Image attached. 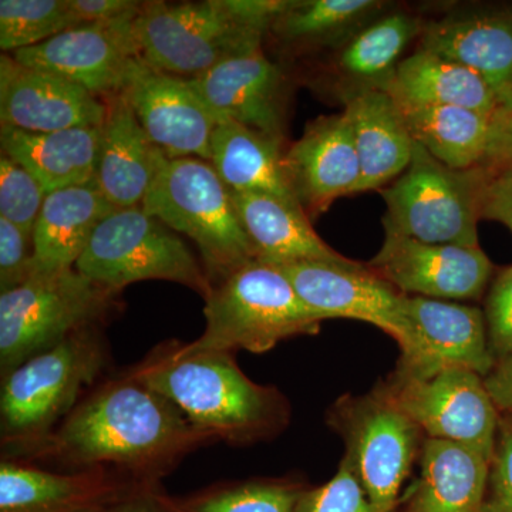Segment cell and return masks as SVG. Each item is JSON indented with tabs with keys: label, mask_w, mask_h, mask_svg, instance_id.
I'll use <instances>...</instances> for the list:
<instances>
[{
	"label": "cell",
	"mask_w": 512,
	"mask_h": 512,
	"mask_svg": "<svg viewBox=\"0 0 512 512\" xmlns=\"http://www.w3.org/2000/svg\"><path fill=\"white\" fill-rule=\"evenodd\" d=\"M215 441L170 400L121 370L84 394L28 463L62 471L110 468L137 483L160 485L184 458Z\"/></svg>",
	"instance_id": "1"
},
{
	"label": "cell",
	"mask_w": 512,
	"mask_h": 512,
	"mask_svg": "<svg viewBox=\"0 0 512 512\" xmlns=\"http://www.w3.org/2000/svg\"><path fill=\"white\" fill-rule=\"evenodd\" d=\"M104 328L80 330L2 376V460H30L84 394L109 376L111 353Z\"/></svg>",
	"instance_id": "3"
},
{
	"label": "cell",
	"mask_w": 512,
	"mask_h": 512,
	"mask_svg": "<svg viewBox=\"0 0 512 512\" xmlns=\"http://www.w3.org/2000/svg\"><path fill=\"white\" fill-rule=\"evenodd\" d=\"M303 490L292 481L252 480L214 485L185 497L161 491L160 500L168 512H295Z\"/></svg>",
	"instance_id": "33"
},
{
	"label": "cell",
	"mask_w": 512,
	"mask_h": 512,
	"mask_svg": "<svg viewBox=\"0 0 512 512\" xmlns=\"http://www.w3.org/2000/svg\"><path fill=\"white\" fill-rule=\"evenodd\" d=\"M282 144L284 140L222 120L212 136L210 163L231 191L261 192L301 207L289 183Z\"/></svg>",
	"instance_id": "28"
},
{
	"label": "cell",
	"mask_w": 512,
	"mask_h": 512,
	"mask_svg": "<svg viewBox=\"0 0 512 512\" xmlns=\"http://www.w3.org/2000/svg\"><path fill=\"white\" fill-rule=\"evenodd\" d=\"M285 168L296 200L309 218L328 211L338 198L355 194L362 170L346 114L312 120L285 151Z\"/></svg>",
	"instance_id": "18"
},
{
	"label": "cell",
	"mask_w": 512,
	"mask_h": 512,
	"mask_svg": "<svg viewBox=\"0 0 512 512\" xmlns=\"http://www.w3.org/2000/svg\"><path fill=\"white\" fill-rule=\"evenodd\" d=\"M134 33L141 60L187 80L262 49L265 36L239 23L222 0L144 2L134 19Z\"/></svg>",
	"instance_id": "9"
},
{
	"label": "cell",
	"mask_w": 512,
	"mask_h": 512,
	"mask_svg": "<svg viewBox=\"0 0 512 512\" xmlns=\"http://www.w3.org/2000/svg\"><path fill=\"white\" fill-rule=\"evenodd\" d=\"M406 311L409 336L389 380H424L448 369L490 375L495 360L488 346L484 313L477 306L407 296Z\"/></svg>",
	"instance_id": "12"
},
{
	"label": "cell",
	"mask_w": 512,
	"mask_h": 512,
	"mask_svg": "<svg viewBox=\"0 0 512 512\" xmlns=\"http://www.w3.org/2000/svg\"><path fill=\"white\" fill-rule=\"evenodd\" d=\"M423 20L407 12L377 16L339 46L338 72L355 89L386 90L407 46L420 37Z\"/></svg>",
	"instance_id": "30"
},
{
	"label": "cell",
	"mask_w": 512,
	"mask_h": 512,
	"mask_svg": "<svg viewBox=\"0 0 512 512\" xmlns=\"http://www.w3.org/2000/svg\"><path fill=\"white\" fill-rule=\"evenodd\" d=\"M33 252V234L0 217V293L28 281Z\"/></svg>",
	"instance_id": "39"
},
{
	"label": "cell",
	"mask_w": 512,
	"mask_h": 512,
	"mask_svg": "<svg viewBox=\"0 0 512 512\" xmlns=\"http://www.w3.org/2000/svg\"><path fill=\"white\" fill-rule=\"evenodd\" d=\"M420 49L466 66L503 101L512 93V8L458 10L424 22Z\"/></svg>",
	"instance_id": "21"
},
{
	"label": "cell",
	"mask_w": 512,
	"mask_h": 512,
	"mask_svg": "<svg viewBox=\"0 0 512 512\" xmlns=\"http://www.w3.org/2000/svg\"><path fill=\"white\" fill-rule=\"evenodd\" d=\"M295 512H376L355 471L342 460L338 473L318 488L303 490Z\"/></svg>",
	"instance_id": "36"
},
{
	"label": "cell",
	"mask_w": 512,
	"mask_h": 512,
	"mask_svg": "<svg viewBox=\"0 0 512 512\" xmlns=\"http://www.w3.org/2000/svg\"><path fill=\"white\" fill-rule=\"evenodd\" d=\"M367 266L403 295L451 302L480 299L494 272L480 247L426 244L393 231H384Z\"/></svg>",
	"instance_id": "15"
},
{
	"label": "cell",
	"mask_w": 512,
	"mask_h": 512,
	"mask_svg": "<svg viewBox=\"0 0 512 512\" xmlns=\"http://www.w3.org/2000/svg\"><path fill=\"white\" fill-rule=\"evenodd\" d=\"M140 484L110 468L53 471L20 460L0 464V512H94Z\"/></svg>",
	"instance_id": "19"
},
{
	"label": "cell",
	"mask_w": 512,
	"mask_h": 512,
	"mask_svg": "<svg viewBox=\"0 0 512 512\" xmlns=\"http://www.w3.org/2000/svg\"><path fill=\"white\" fill-rule=\"evenodd\" d=\"M383 9L377 0H291L271 32L286 45L342 46Z\"/></svg>",
	"instance_id": "32"
},
{
	"label": "cell",
	"mask_w": 512,
	"mask_h": 512,
	"mask_svg": "<svg viewBox=\"0 0 512 512\" xmlns=\"http://www.w3.org/2000/svg\"><path fill=\"white\" fill-rule=\"evenodd\" d=\"M490 464L476 448L424 440L420 478L406 512H483Z\"/></svg>",
	"instance_id": "27"
},
{
	"label": "cell",
	"mask_w": 512,
	"mask_h": 512,
	"mask_svg": "<svg viewBox=\"0 0 512 512\" xmlns=\"http://www.w3.org/2000/svg\"><path fill=\"white\" fill-rule=\"evenodd\" d=\"M101 138L103 126L55 133L0 128L2 154L28 170L46 194L94 183Z\"/></svg>",
	"instance_id": "26"
},
{
	"label": "cell",
	"mask_w": 512,
	"mask_h": 512,
	"mask_svg": "<svg viewBox=\"0 0 512 512\" xmlns=\"http://www.w3.org/2000/svg\"><path fill=\"white\" fill-rule=\"evenodd\" d=\"M399 107L413 140L440 163L454 170L483 165L490 141L491 116L461 107Z\"/></svg>",
	"instance_id": "31"
},
{
	"label": "cell",
	"mask_w": 512,
	"mask_h": 512,
	"mask_svg": "<svg viewBox=\"0 0 512 512\" xmlns=\"http://www.w3.org/2000/svg\"><path fill=\"white\" fill-rule=\"evenodd\" d=\"M483 512H512V413L501 414Z\"/></svg>",
	"instance_id": "38"
},
{
	"label": "cell",
	"mask_w": 512,
	"mask_h": 512,
	"mask_svg": "<svg viewBox=\"0 0 512 512\" xmlns=\"http://www.w3.org/2000/svg\"><path fill=\"white\" fill-rule=\"evenodd\" d=\"M80 25L70 0H2L0 49L12 55Z\"/></svg>",
	"instance_id": "34"
},
{
	"label": "cell",
	"mask_w": 512,
	"mask_h": 512,
	"mask_svg": "<svg viewBox=\"0 0 512 512\" xmlns=\"http://www.w3.org/2000/svg\"><path fill=\"white\" fill-rule=\"evenodd\" d=\"M328 423L345 440L343 460L352 467L376 512H390L412 470L421 431L383 392L345 396Z\"/></svg>",
	"instance_id": "10"
},
{
	"label": "cell",
	"mask_w": 512,
	"mask_h": 512,
	"mask_svg": "<svg viewBox=\"0 0 512 512\" xmlns=\"http://www.w3.org/2000/svg\"><path fill=\"white\" fill-rule=\"evenodd\" d=\"M484 384L501 414L512 413V353L495 363Z\"/></svg>",
	"instance_id": "44"
},
{
	"label": "cell",
	"mask_w": 512,
	"mask_h": 512,
	"mask_svg": "<svg viewBox=\"0 0 512 512\" xmlns=\"http://www.w3.org/2000/svg\"><path fill=\"white\" fill-rule=\"evenodd\" d=\"M136 16L84 23L10 56L22 66L56 74L106 100L126 90L141 60Z\"/></svg>",
	"instance_id": "13"
},
{
	"label": "cell",
	"mask_w": 512,
	"mask_h": 512,
	"mask_svg": "<svg viewBox=\"0 0 512 512\" xmlns=\"http://www.w3.org/2000/svg\"><path fill=\"white\" fill-rule=\"evenodd\" d=\"M204 301L207 325L192 349L265 353L284 340L318 335L322 323L288 276L259 259L212 285Z\"/></svg>",
	"instance_id": "4"
},
{
	"label": "cell",
	"mask_w": 512,
	"mask_h": 512,
	"mask_svg": "<svg viewBox=\"0 0 512 512\" xmlns=\"http://www.w3.org/2000/svg\"><path fill=\"white\" fill-rule=\"evenodd\" d=\"M126 370L175 404L198 429L231 446L271 439L289 421L285 397L249 379L235 353L192 349L170 339Z\"/></svg>",
	"instance_id": "2"
},
{
	"label": "cell",
	"mask_w": 512,
	"mask_h": 512,
	"mask_svg": "<svg viewBox=\"0 0 512 512\" xmlns=\"http://www.w3.org/2000/svg\"><path fill=\"white\" fill-rule=\"evenodd\" d=\"M46 191L22 165L0 156V217L33 234Z\"/></svg>",
	"instance_id": "35"
},
{
	"label": "cell",
	"mask_w": 512,
	"mask_h": 512,
	"mask_svg": "<svg viewBox=\"0 0 512 512\" xmlns=\"http://www.w3.org/2000/svg\"><path fill=\"white\" fill-rule=\"evenodd\" d=\"M278 268L320 319L362 320L392 336L400 348L406 343L410 329L407 295L369 266L356 261H302Z\"/></svg>",
	"instance_id": "14"
},
{
	"label": "cell",
	"mask_w": 512,
	"mask_h": 512,
	"mask_svg": "<svg viewBox=\"0 0 512 512\" xmlns=\"http://www.w3.org/2000/svg\"><path fill=\"white\" fill-rule=\"evenodd\" d=\"M231 195L259 261L276 266L302 261H353L316 234L308 215L298 205L261 192L231 191Z\"/></svg>",
	"instance_id": "24"
},
{
	"label": "cell",
	"mask_w": 512,
	"mask_h": 512,
	"mask_svg": "<svg viewBox=\"0 0 512 512\" xmlns=\"http://www.w3.org/2000/svg\"><path fill=\"white\" fill-rule=\"evenodd\" d=\"M104 101L107 116L94 184L119 210L141 207L167 157L147 136L123 93Z\"/></svg>",
	"instance_id": "22"
},
{
	"label": "cell",
	"mask_w": 512,
	"mask_h": 512,
	"mask_svg": "<svg viewBox=\"0 0 512 512\" xmlns=\"http://www.w3.org/2000/svg\"><path fill=\"white\" fill-rule=\"evenodd\" d=\"M481 220L500 222L512 232V165L490 168L481 197Z\"/></svg>",
	"instance_id": "40"
},
{
	"label": "cell",
	"mask_w": 512,
	"mask_h": 512,
	"mask_svg": "<svg viewBox=\"0 0 512 512\" xmlns=\"http://www.w3.org/2000/svg\"><path fill=\"white\" fill-rule=\"evenodd\" d=\"M343 113L362 170L357 192L382 190L406 171L416 146L399 104L386 90H352L345 97Z\"/></svg>",
	"instance_id": "23"
},
{
	"label": "cell",
	"mask_w": 512,
	"mask_h": 512,
	"mask_svg": "<svg viewBox=\"0 0 512 512\" xmlns=\"http://www.w3.org/2000/svg\"><path fill=\"white\" fill-rule=\"evenodd\" d=\"M161 491H163L161 484L144 485L119 500L103 505L94 512H168L164 504L161 503Z\"/></svg>",
	"instance_id": "43"
},
{
	"label": "cell",
	"mask_w": 512,
	"mask_h": 512,
	"mask_svg": "<svg viewBox=\"0 0 512 512\" xmlns=\"http://www.w3.org/2000/svg\"><path fill=\"white\" fill-rule=\"evenodd\" d=\"M490 168L454 170L416 143L409 167L379 190L386 204L384 231L426 244H478L481 197Z\"/></svg>",
	"instance_id": "7"
},
{
	"label": "cell",
	"mask_w": 512,
	"mask_h": 512,
	"mask_svg": "<svg viewBox=\"0 0 512 512\" xmlns=\"http://www.w3.org/2000/svg\"><path fill=\"white\" fill-rule=\"evenodd\" d=\"M483 165L490 168L512 165V93L500 101L491 116L490 141Z\"/></svg>",
	"instance_id": "41"
},
{
	"label": "cell",
	"mask_w": 512,
	"mask_h": 512,
	"mask_svg": "<svg viewBox=\"0 0 512 512\" xmlns=\"http://www.w3.org/2000/svg\"><path fill=\"white\" fill-rule=\"evenodd\" d=\"M143 5L136 0H70L74 15L83 25L136 16Z\"/></svg>",
	"instance_id": "42"
},
{
	"label": "cell",
	"mask_w": 512,
	"mask_h": 512,
	"mask_svg": "<svg viewBox=\"0 0 512 512\" xmlns=\"http://www.w3.org/2000/svg\"><path fill=\"white\" fill-rule=\"evenodd\" d=\"M74 269L116 293L136 282L170 281L205 299L212 288L183 239L141 207L120 208L101 221Z\"/></svg>",
	"instance_id": "8"
},
{
	"label": "cell",
	"mask_w": 512,
	"mask_h": 512,
	"mask_svg": "<svg viewBox=\"0 0 512 512\" xmlns=\"http://www.w3.org/2000/svg\"><path fill=\"white\" fill-rule=\"evenodd\" d=\"M483 313L488 346L497 363L512 353V265L495 276Z\"/></svg>",
	"instance_id": "37"
},
{
	"label": "cell",
	"mask_w": 512,
	"mask_h": 512,
	"mask_svg": "<svg viewBox=\"0 0 512 512\" xmlns=\"http://www.w3.org/2000/svg\"><path fill=\"white\" fill-rule=\"evenodd\" d=\"M386 92L399 104L461 107L487 116L500 104L480 74L420 47L402 60Z\"/></svg>",
	"instance_id": "29"
},
{
	"label": "cell",
	"mask_w": 512,
	"mask_h": 512,
	"mask_svg": "<svg viewBox=\"0 0 512 512\" xmlns=\"http://www.w3.org/2000/svg\"><path fill=\"white\" fill-rule=\"evenodd\" d=\"M107 104L79 84L0 56V124L29 133L101 127Z\"/></svg>",
	"instance_id": "17"
},
{
	"label": "cell",
	"mask_w": 512,
	"mask_h": 512,
	"mask_svg": "<svg viewBox=\"0 0 512 512\" xmlns=\"http://www.w3.org/2000/svg\"><path fill=\"white\" fill-rule=\"evenodd\" d=\"M124 96L150 140L164 156L211 161V141L221 120L190 80L140 60Z\"/></svg>",
	"instance_id": "16"
},
{
	"label": "cell",
	"mask_w": 512,
	"mask_h": 512,
	"mask_svg": "<svg viewBox=\"0 0 512 512\" xmlns=\"http://www.w3.org/2000/svg\"><path fill=\"white\" fill-rule=\"evenodd\" d=\"M116 210L94 183L47 194L33 229L32 275L73 269L101 221Z\"/></svg>",
	"instance_id": "25"
},
{
	"label": "cell",
	"mask_w": 512,
	"mask_h": 512,
	"mask_svg": "<svg viewBox=\"0 0 512 512\" xmlns=\"http://www.w3.org/2000/svg\"><path fill=\"white\" fill-rule=\"evenodd\" d=\"M380 389L427 439L453 441L493 457L501 413L476 372L448 369L424 380H387Z\"/></svg>",
	"instance_id": "11"
},
{
	"label": "cell",
	"mask_w": 512,
	"mask_h": 512,
	"mask_svg": "<svg viewBox=\"0 0 512 512\" xmlns=\"http://www.w3.org/2000/svg\"><path fill=\"white\" fill-rule=\"evenodd\" d=\"M190 82L221 121L284 140L285 77L262 49L232 57Z\"/></svg>",
	"instance_id": "20"
},
{
	"label": "cell",
	"mask_w": 512,
	"mask_h": 512,
	"mask_svg": "<svg viewBox=\"0 0 512 512\" xmlns=\"http://www.w3.org/2000/svg\"><path fill=\"white\" fill-rule=\"evenodd\" d=\"M141 208L194 241L211 286L256 259L231 190L210 161L167 158Z\"/></svg>",
	"instance_id": "5"
},
{
	"label": "cell",
	"mask_w": 512,
	"mask_h": 512,
	"mask_svg": "<svg viewBox=\"0 0 512 512\" xmlns=\"http://www.w3.org/2000/svg\"><path fill=\"white\" fill-rule=\"evenodd\" d=\"M119 296L74 268L32 275L0 293V376L80 330L106 326Z\"/></svg>",
	"instance_id": "6"
}]
</instances>
